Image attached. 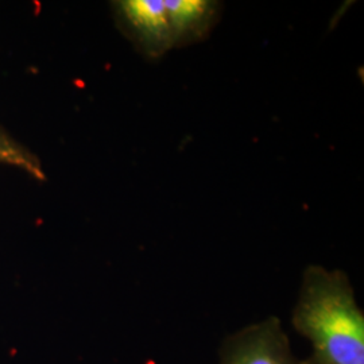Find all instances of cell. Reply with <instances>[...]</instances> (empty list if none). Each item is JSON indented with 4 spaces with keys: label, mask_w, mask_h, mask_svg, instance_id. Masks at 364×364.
<instances>
[{
    "label": "cell",
    "mask_w": 364,
    "mask_h": 364,
    "mask_svg": "<svg viewBox=\"0 0 364 364\" xmlns=\"http://www.w3.org/2000/svg\"><path fill=\"white\" fill-rule=\"evenodd\" d=\"M291 324L312 344L311 364H364L363 311L344 272L308 266Z\"/></svg>",
    "instance_id": "1"
},
{
    "label": "cell",
    "mask_w": 364,
    "mask_h": 364,
    "mask_svg": "<svg viewBox=\"0 0 364 364\" xmlns=\"http://www.w3.org/2000/svg\"><path fill=\"white\" fill-rule=\"evenodd\" d=\"M117 9L138 50L156 61L174 49L208 38L223 6L212 0H123Z\"/></svg>",
    "instance_id": "2"
},
{
    "label": "cell",
    "mask_w": 364,
    "mask_h": 364,
    "mask_svg": "<svg viewBox=\"0 0 364 364\" xmlns=\"http://www.w3.org/2000/svg\"><path fill=\"white\" fill-rule=\"evenodd\" d=\"M220 364H311L301 360L277 317L237 331L223 343Z\"/></svg>",
    "instance_id": "3"
},
{
    "label": "cell",
    "mask_w": 364,
    "mask_h": 364,
    "mask_svg": "<svg viewBox=\"0 0 364 364\" xmlns=\"http://www.w3.org/2000/svg\"><path fill=\"white\" fill-rule=\"evenodd\" d=\"M0 159H7V161H13V162H23V159L21 158V156L18 153H15L13 149H9L6 146H1L0 144Z\"/></svg>",
    "instance_id": "4"
}]
</instances>
